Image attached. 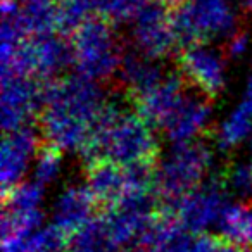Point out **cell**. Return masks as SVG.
I'll return each mask as SVG.
<instances>
[{"label":"cell","instance_id":"1","mask_svg":"<svg viewBox=\"0 0 252 252\" xmlns=\"http://www.w3.org/2000/svg\"><path fill=\"white\" fill-rule=\"evenodd\" d=\"M105 104L107 97L100 85L81 74L45 81L40 114L43 138L59 151L80 152Z\"/></svg>","mask_w":252,"mask_h":252},{"label":"cell","instance_id":"2","mask_svg":"<svg viewBox=\"0 0 252 252\" xmlns=\"http://www.w3.org/2000/svg\"><path fill=\"white\" fill-rule=\"evenodd\" d=\"M176 47L189 49L214 38H231L238 32V16L228 0H183L171 7Z\"/></svg>","mask_w":252,"mask_h":252},{"label":"cell","instance_id":"3","mask_svg":"<svg viewBox=\"0 0 252 252\" xmlns=\"http://www.w3.org/2000/svg\"><path fill=\"white\" fill-rule=\"evenodd\" d=\"M211 161L213 156L204 142L173 144L164 159L158 161L156 168V192L162 206L176 209L187 193L202 185Z\"/></svg>","mask_w":252,"mask_h":252},{"label":"cell","instance_id":"4","mask_svg":"<svg viewBox=\"0 0 252 252\" xmlns=\"http://www.w3.org/2000/svg\"><path fill=\"white\" fill-rule=\"evenodd\" d=\"M71 43L78 74L94 81H104L118 74L125 54L109 21L90 19L71 35Z\"/></svg>","mask_w":252,"mask_h":252},{"label":"cell","instance_id":"5","mask_svg":"<svg viewBox=\"0 0 252 252\" xmlns=\"http://www.w3.org/2000/svg\"><path fill=\"white\" fill-rule=\"evenodd\" d=\"M159 142L154 126L135 107H126L107 137V159L121 168L138 162H158Z\"/></svg>","mask_w":252,"mask_h":252},{"label":"cell","instance_id":"6","mask_svg":"<svg viewBox=\"0 0 252 252\" xmlns=\"http://www.w3.org/2000/svg\"><path fill=\"white\" fill-rule=\"evenodd\" d=\"M131 40L137 52L159 61L176 47L171 26V7L162 0H149L131 21Z\"/></svg>","mask_w":252,"mask_h":252},{"label":"cell","instance_id":"7","mask_svg":"<svg viewBox=\"0 0 252 252\" xmlns=\"http://www.w3.org/2000/svg\"><path fill=\"white\" fill-rule=\"evenodd\" d=\"M45 81L32 76H2V128L11 133L42 114Z\"/></svg>","mask_w":252,"mask_h":252},{"label":"cell","instance_id":"8","mask_svg":"<svg viewBox=\"0 0 252 252\" xmlns=\"http://www.w3.org/2000/svg\"><path fill=\"white\" fill-rule=\"evenodd\" d=\"M178 73L187 85H192L207 98L220 97L226 87V64L223 54L206 43L183 49L178 57Z\"/></svg>","mask_w":252,"mask_h":252},{"label":"cell","instance_id":"9","mask_svg":"<svg viewBox=\"0 0 252 252\" xmlns=\"http://www.w3.org/2000/svg\"><path fill=\"white\" fill-rule=\"evenodd\" d=\"M228 193L224 190L220 178L211 180L209 183H202L187 193L176 206V218L190 231V233L202 235L204 230L211 224H218L228 207Z\"/></svg>","mask_w":252,"mask_h":252},{"label":"cell","instance_id":"10","mask_svg":"<svg viewBox=\"0 0 252 252\" xmlns=\"http://www.w3.org/2000/svg\"><path fill=\"white\" fill-rule=\"evenodd\" d=\"M40 138L32 125L5 133L2 142V162H0V182L2 193H7L19 183H23L26 169L33 156L40 151Z\"/></svg>","mask_w":252,"mask_h":252},{"label":"cell","instance_id":"11","mask_svg":"<svg viewBox=\"0 0 252 252\" xmlns=\"http://www.w3.org/2000/svg\"><path fill=\"white\" fill-rule=\"evenodd\" d=\"M211 98L200 92H185L178 107L164 123V130L168 140L173 144H185L197 140L204 133L207 123L211 119Z\"/></svg>","mask_w":252,"mask_h":252},{"label":"cell","instance_id":"12","mask_svg":"<svg viewBox=\"0 0 252 252\" xmlns=\"http://www.w3.org/2000/svg\"><path fill=\"white\" fill-rule=\"evenodd\" d=\"M97 206L87 185H71L57 197L54 206V226L66 237H73L88 221L94 220Z\"/></svg>","mask_w":252,"mask_h":252},{"label":"cell","instance_id":"13","mask_svg":"<svg viewBox=\"0 0 252 252\" xmlns=\"http://www.w3.org/2000/svg\"><path fill=\"white\" fill-rule=\"evenodd\" d=\"M185 85L187 81L180 73H168L154 90L133 102L135 109L152 126H164L185 95Z\"/></svg>","mask_w":252,"mask_h":252},{"label":"cell","instance_id":"14","mask_svg":"<svg viewBox=\"0 0 252 252\" xmlns=\"http://www.w3.org/2000/svg\"><path fill=\"white\" fill-rule=\"evenodd\" d=\"M118 76L126 88L128 98L135 102L154 90L166 78V73L158 61L149 59L140 52H128L123 56Z\"/></svg>","mask_w":252,"mask_h":252},{"label":"cell","instance_id":"15","mask_svg":"<svg viewBox=\"0 0 252 252\" xmlns=\"http://www.w3.org/2000/svg\"><path fill=\"white\" fill-rule=\"evenodd\" d=\"M87 187L100 209H111L126 193L125 168L109 159L95 162L87 169Z\"/></svg>","mask_w":252,"mask_h":252},{"label":"cell","instance_id":"16","mask_svg":"<svg viewBox=\"0 0 252 252\" xmlns=\"http://www.w3.org/2000/svg\"><path fill=\"white\" fill-rule=\"evenodd\" d=\"M16 21L26 38L52 35L57 30V0H19Z\"/></svg>","mask_w":252,"mask_h":252},{"label":"cell","instance_id":"17","mask_svg":"<svg viewBox=\"0 0 252 252\" xmlns=\"http://www.w3.org/2000/svg\"><path fill=\"white\" fill-rule=\"evenodd\" d=\"M176 218L159 216L145 247L151 252H192L193 238Z\"/></svg>","mask_w":252,"mask_h":252},{"label":"cell","instance_id":"18","mask_svg":"<svg viewBox=\"0 0 252 252\" xmlns=\"http://www.w3.org/2000/svg\"><path fill=\"white\" fill-rule=\"evenodd\" d=\"M221 238L235 245L252 247V206L251 204H228L223 216L218 221Z\"/></svg>","mask_w":252,"mask_h":252},{"label":"cell","instance_id":"19","mask_svg":"<svg viewBox=\"0 0 252 252\" xmlns=\"http://www.w3.org/2000/svg\"><path fill=\"white\" fill-rule=\"evenodd\" d=\"M104 216H95L69 238L67 252H118Z\"/></svg>","mask_w":252,"mask_h":252},{"label":"cell","instance_id":"20","mask_svg":"<svg viewBox=\"0 0 252 252\" xmlns=\"http://www.w3.org/2000/svg\"><path fill=\"white\" fill-rule=\"evenodd\" d=\"M252 133V114L238 105L221 121L216 130V145L221 151H231L247 140Z\"/></svg>","mask_w":252,"mask_h":252},{"label":"cell","instance_id":"21","mask_svg":"<svg viewBox=\"0 0 252 252\" xmlns=\"http://www.w3.org/2000/svg\"><path fill=\"white\" fill-rule=\"evenodd\" d=\"M94 18L90 0H57V32L61 35H74Z\"/></svg>","mask_w":252,"mask_h":252},{"label":"cell","instance_id":"22","mask_svg":"<svg viewBox=\"0 0 252 252\" xmlns=\"http://www.w3.org/2000/svg\"><path fill=\"white\" fill-rule=\"evenodd\" d=\"M228 195H233L242 204L252 202V162H231L220 175Z\"/></svg>","mask_w":252,"mask_h":252},{"label":"cell","instance_id":"23","mask_svg":"<svg viewBox=\"0 0 252 252\" xmlns=\"http://www.w3.org/2000/svg\"><path fill=\"white\" fill-rule=\"evenodd\" d=\"M57 147L45 144L40 147L38 154H36L35 162V171H33V182H36L40 187L45 189L47 185L54 182L59 176L61 168H63V156Z\"/></svg>","mask_w":252,"mask_h":252},{"label":"cell","instance_id":"24","mask_svg":"<svg viewBox=\"0 0 252 252\" xmlns=\"http://www.w3.org/2000/svg\"><path fill=\"white\" fill-rule=\"evenodd\" d=\"M249 43H251L249 33H245L244 30H238L231 38H228L226 57H230V59H242L247 54Z\"/></svg>","mask_w":252,"mask_h":252},{"label":"cell","instance_id":"25","mask_svg":"<svg viewBox=\"0 0 252 252\" xmlns=\"http://www.w3.org/2000/svg\"><path fill=\"white\" fill-rule=\"evenodd\" d=\"M220 242H221V238L202 233L193 240L192 252H216L218 247H220Z\"/></svg>","mask_w":252,"mask_h":252},{"label":"cell","instance_id":"26","mask_svg":"<svg viewBox=\"0 0 252 252\" xmlns=\"http://www.w3.org/2000/svg\"><path fill=\"white\" fill-rule=\"evenodd\" d=\"M240 107L245 109L249 114H252V76L247 80V85H245V90L244 95H242V102H240Z\"/></svg>","mask_w":252,"mask_h":252},{"label":"cell","instance_id":"27","mask_svg":"<svg viewBox=\"0 0 252 252\" xmlns=\"http://www.w3.org/2000/svg\"><path fill=\"white\" fill-rule=\"evenodd\" d=\"M216 252H247V249L240 247V245H235V244H231V242H226V240H223V238H221L220 247H218Z\"/></svg>","mask_w":252,"mask_h":252},{"label":"cell","instance_id":"28","mask_svg":"<svg viewBox=\"0 0 252 252\" xmlns=\"http://www.w3.org/2000/svg\"><path fill=\"white\" fill-rule=\"evenodd\" d=\"M123 252H151V249L145 245H131V247L123 249Z\"/></svg>","mask_w":252,"mask_h":252},{"label":"cell","instance_id":"29","mask_svg":"<svg viewBox=\"0 0 252 252\" xmlns=\"http://www.w3.org/2000/svg\"><path fill=\"white\" fill-rule=\"evenodd\" d=\"M240 2H242V4L245 5V7L249 9V11L252 12V0H240Z\"/></svg>","mask_w":252,"mask_h":252},{"label":"cell","instance_id":"30","mask_svg":"<svg viewBox=\"0 0 252 252\" xmlns=\"http://www.w3.org/2000/svg\"><path fill=\"white\" fill-rule=\"evenodd\" d=\"M7 2H12V0H2V4H7Z\"/></svg>","mask_w":252,"mask_h":252},{"label":"cell","instance_id":"31","mask_svg":"<svg viewBox=\"0 0 252 252\" xmlns=\"http://www.w3.org/2000/svg\"><path fill=\"white\" fill-rule=\"evenodd\" d=\"M251 162H252V161H251Z\"/></svg>","mask_w":252,"mask_h":252}]
</instances>
